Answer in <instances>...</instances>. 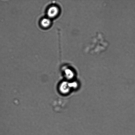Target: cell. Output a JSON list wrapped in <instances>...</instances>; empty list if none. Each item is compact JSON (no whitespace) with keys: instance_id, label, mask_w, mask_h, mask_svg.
Instances as JSON below:
<instances>
[{"instance_id":"obj_1","label":"cell","mask_w":135,"mask_h":135,"mask_svg":"<svg viewBox=\"0 0 135 135\" xmlns=\"http://www.w3.org/2000/svg\"><path fill=\"white\" fill-rule=\"evenodd\" d=\"M59 8L55 5H52L49 7L47 9V17L51 19L55 18L59 14Z\"/></svg>"},{"instance_id":"obj_2","label":"cell","mask_w":135,"mask_h":135,"mask_svg":"<svg viewBox=\"0 0 135 135\" xmlns=\"http://www.w3.org/2000/svg\"><path fill=\"white\" fill-rule=\"evenodd\" d=\"M51 19L47 17L42 18L40 22L41 26L45 28L49 27L51 24Z\"/></svg>"}]
</instances>
